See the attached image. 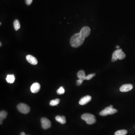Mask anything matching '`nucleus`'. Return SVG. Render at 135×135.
Masks as SVG:
<instances>
[{"label": "nucleus", "mask_w": 135, "mask_h": 135, "mask_svg": "<svg viewBox=\"0 0 135 135\" xmlns=\"http://www.w3.org/2000/svg\"><path fill=\"white\" fill-rule=\"evenodd\" d=\"M99 114L101 116H107V115H109L108 113V110H107L105 109L100 112Z\"/></svg>", "instance_id": "nucleus-19"}, {"label": "nucleus", "mask_w": 135, "mask_h": 135, "mask_svg": "<svg viewBox=\"0 0 135 135\" xmlns=\"http://www.w3.org/2000/svg\"><path fill=\"white\" fill-rule=\"evenodd\" d=\"M85 38L80 33H76L74 35L70 40L71 46L74 48H77L81 46L84 42Z\"/></svg>", "instance_id": "nucleus-1"}, {"label": "nucleus", "mask_w": 135, "mask_h": 135, "mask_svg": "<svg viewBox=\"0 0 135 135\" xmlns=\"http://www.w3.org/2000/svg\"><path fill=\"white\" fill-rule=\"evenodd\" d=\"M55 119L61 124H64L66 122L65 117L64 116H57L55 117Z\"/></svg>", "instance_id": "nucleus-11"}, {"label": "nucleus", "mask_w": 135, "mask_h": 135, "mask_svg": "<svg viewBox=\"0 0 135 135\" xmlns=\"http://www.w3.org/2000/svg\"><path fill=\"white\" fill-rule=\"evenodd\" d=\"M122 51L121 49H119L116 50L113 53L111 59L112 62H115L118 59L119 60H122L125 58V54Z\"/></svg>", "instance_id": "nucleus-2"}, {"label": "nucleus", "mask_w": 135, "mask_h": 135, "mask_svg": "<svg viewBox=\"0 0 135 135\" xmlns=\"http://www.w3.org/2000/svg\"><path fill=\"white\" fill-rule=\"evenodd\" d=\"M117 112H118V110H117L113 109V108H112V109L108 111V114H111V115L114 114L115 113H116Z\"/></svg>", "instance_id": "nucleus-21"}, {"label": "nucleus", "mask_w": 135, "mask_h": 135, "mask_svg": "<svg viewBox=\"0 0 135 135\" xmlns=\"http://www.w3.org/2000/svg\"><path fill=\"white\" fill-rule=\"evenodd\" d=\"M59 99H56L54 100H52L50 102V104L51 106H56L59 104L60 102Z\"/></svg>", "instance_id": "nucleus-17"}, {"label": "nucleus", "mask_w": 135, "mask_h": 135, "mask_svg": "<svg viewBox=\"0 0 135 135\" xmlns=\"http://www.w3.org/2000/svg\"><path fill=\"white\" fill-rule=\"evenodd\" d=\"M13 25H14L15 30L16 31L19 29L20 28V23L19 21H18V20H15L14 21Z\"/></svg>", "instance_id": "nucleus-15"}, {"label": "nucleus", "mask_w": 135, "mask_h": 135, "mask_svg": "<svg viewBox=\"0 0 135 135\" xmlns=\"http://www.w3.org/2000/svg\"><path fill=\"white\" fill-rule=\"evenodd\" d=\"M119 47H119V46H116V48H117V49H119Z\"/></svg>", "instance_id": "nucleus-25"}, {"label": "nucleus", "mask_w": 135, "mask_h": 135, "mask_svg": "<svg viewBox=\"0 0 135 135\" xmlns=\"http://www.w3.org/2000/svg\"><path fill=\"white\" fill-rule=\"evenodd\" d=\"M1 24H1V23H0V25H1Z\"/></svg>", "instance_id": "nucleus-27"}, {"label": "nucleus", "mask_w": 135, "mask_h": 135, "mask_svg": "<svg viewBox=\"0 0 135 135\" xmlns=\"http://www.w3.org/2000/svg\"><path fill=\"white\" fill-rule=\"evenodd\" d=\"M26 59L28 62L33 65H36L38 63L37 59L32 55H28L26 57Z\"/></svg>", "instance_id": "nucleus-9"}, {"label": "nucleus", "mask_w": 135, "mask_h": 135, "mask_svg": "<svg viewBox=\"0 0 135 135\" xmlns=\"http://www.w3.org/2000/svg\"><path fill=\"white\" fill-rule=\"evenodd\" d=\"M15 78L14 75H7L6 80L9 83H12L14 82Z\"/></svg>", "instance_id": "nucleus-13"}, {"label": "nucleus", "mask_w": 135, "mask_h": 135, "mask_svg": "<svg viewBox=\"0 0 135 135\" xmlns=\"http://www.w3.org/2000/svg\"><path fill=\"white\" fill-rule=\"evenodd\" d=\"M18 111L24 114L28 113L30 111V108L29 106L24 103L18 104L17 106Z\"/></svg>", "instance_id": "nucleus-4"}, {"label": "nucleus", "mask_w": 135, "mask_h": 135, "mask_svg": "<svg viewBox=\"0 0 135 135\" xmlns=\"http://www.w3.org/2000/svg\"><path fill=\"white\" fill-rule=\"evenodd\" d=\"M25 3L27 5H30L32 3L33 0H25Z\"/></svg>", "instance_id": "nucleus-23"}, {"label": "nucleus", "mask_w": 135, "mask_h": 135, "mask_svg": "<svg viewBox=\"0 0 135 135\" xmlns=\"http://www.w3.org/2000/svg\"><path fill=\"white\" fill-rule=\"evenodd\" d=\"M95 75V74H91L88 75L87 76H86L85 77V80H90L92 79L93 77H94Z\"/></svg>", "instance_id": "nucleus-20"}, {"label": "nucleus", "mask_w": 135, "mask_h": 135, "mask_svg": "<svg viewBox=\"0 0 135 135\" xmlns=\"http://www.w3.org/2000/svg\"><path fill=\"white\" fill-rule=\"evenodd\" d=\"M133 86L131 84H125L120 87V90L122 92H127L130 91L133 89Z\"/></svg>", "instance_id": "nucleus-8"}, {"label": "nucleus", "mask_w": 135, "mask_h": 135, "mask_svg": "<svg viewBox=\"0 0 135 135\" xmlns=\"http://www.w3.org/2000/svg\"><path fill=\"white\" fill-rule=\"evenodd\" d=\"M81 118L85 121L89 125H92L95 123L96 119L95 116L90 113H85L81 116Z\"/></svg>", "instance_id": "nucleus-3"}, {"label": "nucleus", "mask_w": 135, "mask_h": 135, "mask_svg": "<svg viewBox=\"0 0 135 135\" xmlns=\"http://www.w3.org/2000/svg\"><path fill=\"white\" fill-rule=\"evenodd\" d=\"M20 135H26V134H25V133H24V132H22L21 134H20Z\"/></svg>", "instance_id": "nucleus-24"}, {"label": "nucleus", "mask_w": 135, "mask_h": 135, "mask_svg": "<svg viewBox=\"0 0 135 135\" xmlns=\"http://www.w3.org/2000/svg\"><path fill=\"white\" fill-rule=\"evenodd\" d=\"M41 86L39 83H35L32 84L30 87V90L33 93H37L40 90Z\"/></svg>", "instance_id": "nucleus-10"}, {"label": "nucleus", "mask_w": 135, "mask_h": 135, "mask_svg": "<svg viewBox=\"0 0 135 135\" xmlns=\"http://www.w3.org/2000/svg\"><path fill=\"white\" fill-rule=\"evenodd\" d=\"M41 123L42 127L45 130L48 129L51 126V122L50 121L46 118H42L41 119Z\"/></svg>", "instance_id": "nucleus-5"}, {"label": "nucleus", "mask_w": 135, "mask_h": 135, "mask_svg": "<svg viewBox=\"0 0 135 135\" xmlns=\"http://www.w3.org/2000/svg\"><path fill=\"white\" fill-rule=\"evenodd\" d=\"M92 97L89 95H87L82 98L79 102L80 105H85L91 101Z\"/></svg>", "instance_id": "nucleus-7"}, {"label": "nucleus", "mask_w": 135, "mask_h": 135, "mask_svg": "<svg viewBox=\"0 0 135 135\" xmlns=\"http://www.w3.org/2000/svg\"><path fill=\"white\" fill-rule=\"evenodd\" d=\"M83 81L84 80L82 79H79V80H77V85L78 86H80V85H82Z\"/></svg>", "instance_id": "nucleus-22"}, {"label": "nucleus", "mask_w": 135, "mask_h": 135, "mask_svg": "<svg viewBox=\"0 0 135 135\" xmlns=\"http://www.w3.org/2000/svg\"><path fill=\"white\" fill-rule=\"evenodd\" d=\"M127 131L126 130H122L118 131L115 132V135H125L127 133Z\"/></svg>", "instance_id": "nucleus-16"}, {"label": "nucleus", "mask_w": 135, "mask_h": 135, "mask_svg": "<svg viewBox=\"0 0 135 135\" xmlns=\"http://www.w3.org/2000/svg\"><path fill=\"white\" fill-rule=\"evenodd\" d=\"M7 113L5 111H1L0 112V124L2 123V121L4 119L7 118Z\"/></svg>", "instance_id": "nucleus-12"}, {"label": "nucleus", "mask_w": 135, "mask_h": 135, "mask_svg": "<svg viewBox=\"0 0 135 135\" xmlns=\"http://www.w3.org/2000/svg\"><path fill=\"white\" fill-rule=\"evenodd\" d=\"M65 90L63 87H61L58 89L57 90V93L59 95H62L65 93Z\"/></svg>", "instance_id": "nucleus-18"}, {"label": "nucleus", "mask_w": 135, "mask_h": 135, "mask_svg": "<svg viewBox=\"0 0 135 135\" xmlns=\"http://www.w3.org/2000/svg\"><path fill=\"white\" fill-rule=\"evenodd\" d=\"M79 33L84 38L89 36L90 33V29L89 27L85 26L82 28Z\"/></svg>", "instance_id": "nucleus-6"}, {"label": "nucleus", "mask_w": 135, "mask_h": 135, "mask_svg": "<svg viewBox=\"0 0 135 135\" xmlns=\"http://www.w3.org/2000/svg\"><path fill=\"white\" fill-rule=\"evenodd\" d=\"M0 46L1 47V46H2V43H1V42H0Z\"/></svg>", "instance_id": "nucleus-26"}, {"label": "nucleus", "mask_w": 135, "mask_h": 135, "mask_svg": "<svg viewBox=\"0 0 135 135\" xmlns=\"http://www.w3.org/2000/svg\"><path fill=\"white\" fill-rule=\"evenodd\" d=\"M77 76L79 79H82L83 80H85V77L86 75L84 71L80 70L78 72Z\"/></svg>", "instance_id": "nucleus-14"}]
</instances>
